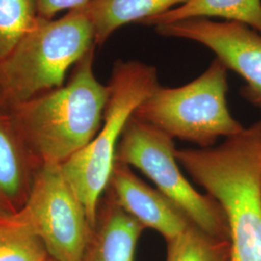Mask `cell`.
<instances>
[{"label": "cell", "mask_w": 261, "mask_h": 261, "mask_svg": "<svg viewBox=\"0 0 261 261\" xmlns=\"http://www.w3.org/2000/svg\"><path fill=\"white\" fill-rule=\"evenodd\" d=\"M175 157L223 207L229 261H261V122L216 147L176 149Z\"/></svg>", "instance_id": "6da1fadb"}, {"label": "cell", "mask_w": 261, "mask_h": 261, "mask_svg": "<svg viewBox=\"0 0 261 261\" xmlns=\"http://www.w3.org/2000/svg\"><path fill=\"white\" fill-rule=\"evenodd\" d=\"M95 47L65 85L9 108L16 128L41 166H61L93 140L103 122L109 85L94 73Z\"/></svg>", "instance_id": "7a4b0ae2"}, {"label": "cell", "mask_w": 261, "mask_h": 261, "mask_svg": "<svg viewBox=\"0 0 261 261\" xmlns=\"http://www.w3.org/2000/svg\"><path fill=\"white\" fill-rule=\"evenodd\" d=\"M95 46L86 4L62 18H41L0 60V95L6 108L63 85L67 71Z\"/></svg>", "instance_id": "3957f363"}, {"label": "cell", "mask_w": 261, "mask_h": 261, "mask_svg": "<svg viewBox=\"0 0 261 261\" xmlns=\"http://www.w3.org/2000/svg\"><path fill=\"white\" fill-rule=\"evenodd\" d=\"M108 85L110 95L100 130L84 149L61 165L66 180L93 226L122 133L140 103L160 85L157 69L140 61L118 60L114 63Z\"/></svg>", "instance_id": "277c9868"}, {"label": "cell", "mask_w": 261, "mask_h": 261, "mask_svg": "<svg viewBox=\"0 0 261 261\" xmlns=\"http://www.w3.org/2000/svg\"><path fill=\"white\" fill-rule=\"evenodd\" d=\"M227 68L216 58L203 74L189 84L168 88L159 85L133 116L163 130L173 140L213 147L220 138L242 132L228 110Z\"/></svg>", "instance_id": "5b68a950"}, {"label": "cell", "mask_w": 261, "mask_h": 261, "mask_svg": "<svg viewBox=\"0 0 261 261\" xmlns=\"http://www.w3.org/2000/svg\"><path fill=\"white\" fill-rule=\"evenodd\" d=\"M171 137L132 115L119 140L115 161L140 169L163 194L175 202L190 220L216 237L229 240V227L222 205L202 195L181 172Z\"/></svg>", "instance_id": "8992f818"}, {"label": "cell", "mask_w": 261, "mask_h": 261, "mask_svg": "<svg viewBox=\"0 0 261 261\" xmlns=\"http://www.w3.org/2000/svg\"><path fill=\"white\" fill-rule=\"evenodd\" d=\"M7 218L36 235L56 261H82L93 230L61 166H41L25 203Z\"/></svg>", "instance_id": "52a82bcc"}, {"label": "cell", "mask_w": 261, "mask_h": 261, "mask_svg": "<svg viewBox=\"0 0 261 261\" xmlns=\"http://www.w3.org/2000/svg\"><path fill=\"white\" fill-rule=\"evenodd\" d=\"M166 37L186 39L214 51L227 69L241 75L246 84L243 98L260 112L261 35L243 23L219 22L210 19H191L155 27Z\"/></svg>", "instance_id": "ba28073f"}, {"label": "cell", "mask_w": 261, "mask_h": 261, "mask_svg": "<svg viewBox=\"0 0 261 261\" xmlns=\"http://www.w3.org/2000/svg\"><path fill=\"white\" fill-rule=\"evenodd\" d=\"M105 192L144 228L157 230L167 242L194 224L168 196L147 185L130 166L120 162L115 161Z\"/></svg>", "instance_id": "9c48e42d"}, {"label": "cell", "mask_w": 261, "mask_h": 261, "mask_svg": "<svg viewBox=\"0 0 261 261\" xmlns=\"http://www.w3.org/2000/svg\"><path fill=\"white\" fill-rule=\"evenodd\" d=\"M39 168L9 109L0 108V219L18 213L25 203Z\"/></svg>", "instance_id": "30bf717a"}, {"label": "cell", "mask_w": 261, "mask_h": 261, "mask_svg": "<svg viewBox=\"0 0 261 261\" xmlns=\"http://www.w3.org/2000/svg\"><path fill=\"white\" fill-rule=\"evenodd\" d=\"M144 229L106 193L99 201L92 234L82 261H135L137 244Z\"/></svg>", "instance_id": "8fae6325"}, {"label": "cell", "mask_w": 261, "mask_h": 261, "mask_svg": "<svg viewBox=\"0 0 261 261\" xmlns=\"http://www.w3.org/2000/svg\"><path fill=\"white\" fill-rule=\"evenodd\" d=\"M189 0H90L86 3L94 29L95 46H103L112 33L130 22L143 21Z\"/></svg>", "instance_id": "7c38bea8"}, {"label": "cell", "mask_w": 261, "mask_h": 261, "mask_svg": "<svg viewBox=\"0 0 261 261\" xmlns=\"http://www.w3.org/2000/svg\"><path fill=\"white\" fill-rule=\"evenodd\" d=\"M209 18L243 23L261 35V0H189L140 23L155 28L185 19Z\"/></svg>", "instance_id": "4fadbf2b"}, {"label": "cell", "mask_w": 261, "mask_h": 261, "mask_svg": "<svg viewBox=\"0 0 261 261\" xmlns=\"http://www.w3.org/2000/svg\"><path fill=\"white\" fill-rule=\"evenodd\" d=\"M167 261H229L230 241L207 233L191 224L167 242Z\"/></svg>", "instance_id": "5bb4252c"}, {"label": "cell", "mask_w": 261, "mask_h": 261, "mask_svg": "<svg viewBox=\"0 0 261 261\" xmlns=\"http://www.w3.org/2000/svg\"><path fill=\"white\" fill-rule=\"evenodd\" d=\"M40 19L37 0H0V60Z\"/></svg>", "instance_id": "9a60e30c"}, {"label": "cell", "mask_w": 261, "mask_h": 261, "mask_svg": "<svg viewBox=\"0 0 261 261\" xmlns=\"http://www.w3.org/2000/svg\"><path fill=\"white\" fill-rule=\"evenodd\" d=\"M47 257L36 235L9 218L0 219V261H44Z\"/></svg>", "instance_id": "2e32d148"}, {"label": "cell", "mask_w": 261, "mask_h": 261, "mask_svg": "<svg viewBox=\"0 0 261 261\" xmlns=\"http://www.w3.org/2000/svg\"><path fill=\"white\" fill-rule=\"evenodd\" d=\"M90 0H37L39 15L41 18L53 19L62 11H71L81 7Z\"/></svg>", "instance_id": "e0dca14e"}, {"label": "cell", "mask_w": 261, "mask_h": 261, "mask_svg": "<svg viewBox=\"0 0 261 261\" xmlns=\"http://www.w3.org/2000/svg\"><path fill=\"white\" fill-rule=\"evenodd\" d=\"M0 108H6V107H5V105H4V103H3V101H2L1 95H0Z\"/></svg>", "instance_id": "ac0fdd59"}, {"label": "cell", "mask_w": 261, "mask_h": 261, "mask_svg": "<svg viewBox=\"0 0 261 261\" xmlns=\"http://www.w3.org/2000/svg\"><path fill=\"white\" fill-rule=\"evenodd\" d=\"M44 261H56L54 259V258H51V257H47V259L46 260Z\"/></svg>", "instance_id": "d6986e66"}]
</instances>
